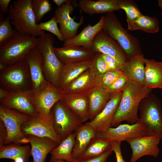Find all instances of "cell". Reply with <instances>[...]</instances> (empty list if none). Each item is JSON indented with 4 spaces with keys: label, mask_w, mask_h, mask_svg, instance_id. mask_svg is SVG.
Returning a JSON list of instances; mask_svg holds the SVG:
<instances>
[{
    "label": "cell",
    "mask_w": 162,
    "mask_h": 162,
    "mask_svg": "<svg viewBox=\"0 0 162 162\" xmlns=\"http://www.w3.org/2000/svg\"><path fill=\"white\" fill-rule=\"evenodd\" d=\"M151 89L128 80L122 91L121 98L111 127L117 126L121 122L134 124L138 121L137 112L141 100L148 96Z\"/></svg>",
    "instance_id": "cell-1"
},
{
    "label": "cell",
    "mask_w": 162,
    "mask_h": 162,
    "mask_svg": "<svg viewBox=\"0 0 162 162\" xmlns=\"http://www.w3.org/2000/svg\"><path fill=\"white\" fill-rule=\"evenodd\" d=\"M32 0L13 1L9 9L8 17L14 29L20 33L39 37L44 34L39 29L31 6Z\"/></svg>",
    "instance_id": "cell-2"
},
{
    "label": "cell",
    "mask_w": 162,
    "mask_h": 162,
    "mask_svg": "<svg viewBox=\"0 0 162 162\" xmlns=\"http://www.w3.org/2000/svg\"><path fill=\"white\" fill-rule=\"evenodd\" d=\"M38 37L18 32L0 46V63L7 67L24 59L32 49L36 47Z\"/></svg>",
    "instance_id": "cell-3"
},
{
    "label": "cell",
    "mask_w": 162,
    "mask_h": 162,
    "mask_svg": "<svg viewBox=\"0 0 162 162\" xmlns=\"http://www.w3.org/2000/svg\"><path fill=\"white\" fill-rule=\"evenodd\" d=\"M102 30L119 44L129 58L141 53L139 40L123 28L114 12L104 16Z\"/></svg>",
    "instance_id": "cell-4"
},
{
    "label": "cell",
    "mask_w": 162,
    "mask_h": 162,
    "mask_svg": "<svg viewBox=\"0 0 162 162\" xmlns=\"http://www.w3.org/2000/svg\"><path fill=\"white\" fill-rule=\"evenodd\" d=\"M0 88L9 92L32 89L29 68L24 59L0 71Z\"/></svg>",
    "instance_id": "cell-5"
},
{
    "label": "cell",
    "mask_w": 162,
    "mask_h": 162,
    "mask_svg": "<svg viewBox=\"0 0 162 162\" xmlns=\"http://www.w3.org/2000/svg\"><path fill=\"white\" fill-rule=\"evenodd\" d=\"M38 38L36 47L43 56L44 76L48 82L58 87L59 77L64 64L59 60L54 52V36L50 33H47Z\"/></svg>",
    "instance_id": "cell-6"
},
{
    "label": "cell",
    "mask_w": 162,
    "mask_h": 162,
    "mask_svg": "<svg viewBox=\"0 0 162 162\" xmlns=\"http://www.w3.org/2000/svg\"><path fill=\"white\" fill-rule=\"evenodd\" d=\"M29 117L16 110L0 105V119L5 127L7 134L4 144L29 142V138L23 134L21 130L22 125L28 121Z\"/></svg>",
    "instance_id": "cell-7"
},
{
    "label": "cell",
    "mask_w": 162,
    "mask_h": 162,
    "mask_svg": "<svg viewBox=\"0 0 162 162\" xmlns=\"http://www.w3.org/2000/svg\"><path fill=\"white\" fill-rule=\"evenodd\" d=\"M64 95L62 89L48 82L41 89L32 90L31 99L39 116L46 121H50L53 118L51 109L56 102L62 100Z\"/></svg>",
    "instance_id": "cell-8"
},
{
    "label": "cell",
    "mask_w": 162,
    "mask_h": 162,
    "mask_svg": "<svg viewBox=\"0 0 162 162\" xmlns=\"http://www.w3.org/2000/svg\"><path fill=\"white\" fill-rule=\"evenodd\" d=\"M139 108L140 110L138 122L144 128L146 135L162 140V110L161 104L157 99L146 102Z\"/></svg>",
    "instance_id": "cell-9"
},
{
    "label": "cell",
    "mask_w": 162,
    "mask_h": 162,
    "mask_svg": "<svg viewBox=\"0 0 162 162\" xmlns=\"http://www.w3.org/2000/svg\"><path fill=\"white\" fill-rule=\"evenodd\" d=\"M54 129L62 140L82 124L79 117L69 108L62 100L56 102L51 110Z\"/></svg>",
    "instance_id": "cell-10"
},
{
    "label": "cell",
    "mask_w": 162,
    "mask_h": 162,
    "mask_svg": "<svg viewBox=\"0 0 162 162\" xmlns=\"http://www.w3.org/2000/svg\"><path fill=\"white\" fill-rule=\"evenodd\" d=\"M91 49L95 53L107 55L116 61L119 69L123 71L128 59L124 51L115 40L107 36L102 30L95 36Z\"/></svg>",
    "instance_id": "cell-11"
},
{
    "label": "cell",
    "mask_w": 162,
    "mask_h": 162,
    "mask_svg": "<svg viewBox=\"0 0 162 162\" xmlns=\"http://www.w3.org/2000/svg\"><path fill=\"white\" fill-rule=\"evenodd\" d=\"M77 6V1L74 0L56 8L54 11V16L59 25V29L64 41L75 37L79 28L83 23L84 17L81 10H80V19L79 22H76L74 18L71 17L74 8Z\"/></svg>",
    "instance_id": "cell-12"
},
{
    "label": "cell",
    "mask_w": 162,
    "mask_h": 162,
    "mask_svg": "<svg viewBox=\"0 0 162 162\" xmlns=\"http://www.w3.org/2000/svg\"><path fill=\"white\" fill-rule=\"evenodd\" d=\"M53 120L47 121L39 115L30 116L22 126L21 130L25 136L31 135L42 138L50 139L58 145L62 140L56 132L53 126Z\"/></svg>",
    "instance_id": "cell-13"
},
{
    "label": "cell",
    "mask_w": 162,
    "mask_h": 162,
    "mask_svg": "<svg viewBox=\"0 0 162 162\" xmlns=\"http://www.w3.org/2000/svg\"><path fill=\"white\" fill-rule=\"evenodd\" d=\"M32 91V89L22 92L9 91L5 97L0 100V105L30 116H38L31 100Z\"/></svg>",
    "instance_id": "cell-14"
},
{
    "label": "cell",
    "mask_w": 162,
    "mask_h": 162,
    "mask_svg": "<svg viewBox=\"0 0 162 162\" xmlns=\"http://www.w3.org/2000/svg\"><path fill=\"white\" fill-rule=\"evenodd\" d=\"M122 92L112 94L110 98L102 110L92 120L85 124L97 133L106 131L110 127L120 101Z\"/></svg>",
    "instance_id": "cell-15"
},
{
    "label": "cell",
    "mask_w": 162,
    "mask_h": 162,
    "mask_svg": "<svg viewBox=\"0 0 162 162\" xmlns=\"http://www.w3.org/2000/svg\"><path fill=\"white\" fill-rule=\"evenodd\" d=\"M160 140L157 137L146 135L127 140L132 150L130 162H136L146 155L157 158L160 152L159 144Z\"/></svg>",
    "instance_id": "cell-16"
},
{
    "label": "cell",
    "mask_w": 162,
    "mask_h": 162,
    "mask_svg": "<svg viewBox=\"0 0 162 162\" xmlns=\"http://www.w3.org/2000/svg\"><path fill=\"white\" fill-rule=\"evenodd\" d=\"M146 135L144 129L138 122L133 124H120L116 127H110L106 131L97 133L96 137L113 141H122Z\"/></svg>",
    "instance_id": "cell-17"
},
{
    "label": "cell",
    "mask_w": 162,
    "mask_h": 162,
    "mask_svg": "<svg viewBox=\"0 0 162 162\" xmlns=\"http://www.w3.org/2000/svg\"><path fill=\"white\" fill-rule=\"evenodd\" d=\"M24 59L28 64L31 75L32 89L34 91L41 89L48 85L43 72L42 56L36 47L27 54Z\"/></svg>",
    "instance_id": "cell-18"
},
{
    "label": "cell",
    "mask_w": 162,
    "mask_h": 162,
    "mask_svg": "<svg viewBox=\"0 0 162 162\" xmlns=\"http://www.w3.org/2000/svg\"><path fill=\"white\" fill-rule=\"evenodd\" d=\"M54 50L58 59L64 64L92 59L95 54L91 49L75 46L54 47Z\"/></svg>",
    "instance_id": "cell-19"
},
{
    "label": "cell",
    "mask_w": 162,
    "mask_h": 162,
    "mask_svg": "<svg viewBox=\"0 0 162 162\" xmlns=\"http://www.w3.org/2000/svg\"><path fill=\"white\" fill-rule=\"evenodd\" d=\"M145 59L141 53H139L127 60L123 71L128 80L135 84L144 86Z\"/></svg>",
    "instance_id": "cell-20"
},
{
    "label": "cell",
    "mask_w": 162,
    "mask_h": 162,
    "mask_svg": "<svg viewBox=\"0 0 162 162\" xmlns=\"http://www.w3.org/2000/svg\"><path fill=\"white\" fill-rule=\"evenodd\" d=\"M104 16L93 26L89 24L74 38L65 40L63 46H75L91 49L93 41L97 34L102 30Z\"/></svg>",
    "instance_id": "cell-21"
},
{
    "label": "cell",
    "mask_w": 162,
    "mask_h": 162,
    "mask_svg": "<svg viewBox=\"0 0 162 162\" xmlns=\"http://www.w3.org/2000/svg\"><path fill=\"white\" fill-rule=\"evenodd\" d=\"M77 6L80 10L90 15L106 14L120 9L118 0H80Z\"/></svg>",
    "instance_id": "cell-22"
},
{
    "label": "cell",
    "mask_w": 162,
    "mask_h": 162,
    "mask_svg": "<svg viewBox=\"0 0 162 162\" xmlns=\"http://www.w3.org/2000/svg\"><path fill=\"white\" fill-rule=\"evenodd\" d=\"M62 100L83 123L89 119L88 101L87 93L64 94Z\"/></svg>",
    "instance_id": "cell-23"
},
{
    "label": "cell",
    "mask_w": 162,
    "mask_h": 162,
    "mask_svg": "<svg viewBox=\"0 0 162 162\" xmlns=\"http://www.w3.org/2000/svg\"><path fill=\"white\" fill-rule=\"evenodd\" d=\"M92 58L64 64L61 71L58 87L62 90L70 82L88 70L92 63Z\"/></svg>",
    "instance_id": "cell-24"
},
{
    "label": "cell",
    "mask_w": 162,
    "mask_h": 162,
    "mask_svg": "<svg viewBox=\"0 0 162 162\" xmlns=\"http://www.w3.org/2000/svg\"><path fill=\"white\" fill-rule=\"evenodd\" d=\"M88 101L89 119L91 121L104 109L110 100L112 94L96 86L87 93Z\"/></svg>",
    "instance_id": "cell-25"
},
{
    "label": "cell",
    "mask_w": 162,
    "mask_h": 162,
    "mask_svg": "<svg viewBox=\"0 0 162 162\" xmlns=\"http://www.w3.org/2000/svg\"><path fill=\"white\" fill-rule=\"evenodd\" d=\"M95 77L88 68L63 89L65 94L87 93L96 86Z\"/></svg>",
    "instance_id": "cell-26"
},
{
    "label": "cell",
    "mask_w": 162,
    "mask_h": 162,
    "mask_svg": "<svg viewBox=\"0 0 162 162\" xmlns=\"http://www.w3.org/2000/svg\"><path fill=\"white\" fill-rule=\"evenodd\" d=\"M31 145V155L33 162H44L48 154L58 144L48 138H42L28 135Z\"/></svg>",
    "instance_id": "cell-27"
},
{
    "label": "cell",
    "mask_w": 162,
    "mask_h": 162,
    "mask_svg": "<svg viewBox=\"0 0 162 162\" xmlns=\"http://www.w3.org/2000/svg\"><path fill=\"white\" fill-rule=\"evenodd\" d=\"M75 142L72 153L73 158L76 160L86 149L91 141L96 137L97 133L91 126L85 124L75 131Z\"/></svg>",
    "instance_id": "cell-28"
},
{
    "label": "cell",
    "mask_w": 162,
    "mask_h": 162,
    "mask_svg": "<svg viewBox=\"0 0 162 162\" xmlns=\"http://www.w3.org/2000/svg\"><path fill=\"white\" fill-rule=\"evenodd\" d=\"M144 86L151 89L162 88V62L145 59Z\"/></svg>",
    "instance_id": "cell-29"
},
{
    "label": "cell",
    "mask_w": 162,
    "mask_h": 162,
    "mask_svg": "<svg viewBox=\"0 0 162 162\" xmlns=\"http://www.w3.org/2000/svg\"><path fill=\"white\" fill-rule=\"evenodd\" d=\"M31 155V147L18 144L0 146V158L9 159L14 162H28Z\"/></svg>",
    "instance_id": "cell-30"
},
{
    "label": "cell",
    "mask_w": 162,
    "mask_h": 162,
    "mask_svg": "<svg viewBox=\"0 0 162 162\" xmlns=\"http://www.w3.org/2000/svg\"><path fill=\"white\" fill-rule=\"evenodd\" d=\"M75 132H73L54 148L50 152L51 158L65 160L69 162H76L74 159L72 153L75 142Z\"/></svg>",
    "instance_id": "cell-31"
},
{
    "label": "cell",
    "mask_w": 162,
    "mask_h": 162,
    "mask_svg": "<svg viewBox=\"0 0 162 162\" xmlns=\"http://www.w3.org/2000/svg\"><path fill=\"white\" fill-rule=\"evenodd\" d=\"M113 142L96 137L91 141L84 152L76 160L80 161L98 156L111 148Z\"/></svg>",
    "instance_id": "cell-32"
},
{
    "label": "cell",
    "mask_w": 162,
    "mask_h": 162,
    "mask_svg": "<svg viewBox=\"0 0 162 162\" xmlns=\"http://www.w3.org/2000/svg\"><path fill=\"white\" fill-rule=\"evenodd\" d=\"M127 22L128 28L131 31L139 30L148 33H154L158 32L159 30V20L155 17L142 14L134 20Z\"/></svg>",
    "instance_id": "cell-33"
},
{
    "label": "cell",
    "mask_w": 162,
    "mask_h": 162,
    "mask_svg": "<svg viewBox=\"0 0 162 162\" xmlns=\"http://www.w3.org/2000/svg\"><path fill=\"white\" fill-rule=\"evenodd\" d=\"M31 6L37 23L52 9V4L48 0H32Z\"/></svg>",
    "instance_id": "cell-34"
},
{
    "label": "cell",
    "mask_w": 162,
    "mask_h": 162,
    "mask_svg": "<svg viewBox=\"0 0 162 162\" xmlns=\"http://www.w3.org/2000/svg\"><path fill=\"white\" fill-rule=\"evenodd\" d=\"M123 73L122 71L108 70L95 77L96 86L105 89L113 83Z\"/></svg>",
    "instance_id": "cell-35"
},
{
    "label": "cell",
    "mask_w": 162,
    "mask_h": 162,
    "mask_svg": "<svg viewBox=\"0 0 162 162\" xmlns=\"http://www.w3.org/2000/svg\"><path fill=\"white\" fill-rule=\"evenodd\" d=\"M118 4L120 9L123 10L126 13L127 21L134 20L142 15L133 1L118 0Z\"/></svg>",
    "instance_id": "cell-36"
},
{
    "label": "cell",
    "mask_w": 162,
    "mask_h": 162,
    "mask_svg": "<svg viewBox=\"0 0 162 162\" xmlns=\"http://www.w3.org/2000/svg\"><path fill=\"white\" fill-rule=\"evenodd\" d=\"M17 31L12 28L10 21L0 13V46L11 38Z\"/></svg>",
    "instance_id": "cell-37"
},
{
    "label": "cell",
    "mask_w": 162,
    "mask_h": 162,
    "mask_svg": "<svg viewBox=\"0 0 162 162\" xmlns=\"http://www.w3.org/2000/svg\"><path fill=\"white\" fill-rule=\"evenodd\" d=\"M89 69L95 77L109 70L101 54L99 53H95Z\"/></svg>",
    "instance_id": "cell-38"
},
{
    "label": "cell",
    "mask_w": 162,
    "mask_h": 162,
    "mask_svg": "<svg viewBox=\"0 0 162 162\" xmlns=\"http://www.w3.org/2000/svg\"><path fill=\"white\" fill-rule=\"evenodd\" d=\"M58 22L54 16L50 20L38 24L39 29L48 31L56 36L58 40L64 41L63 36L58 26Z\"/></svg>",
    "instance_id": "cell-39"
},
{
    "label": "cell",
    "mask_w": 162,
    "mask_h": 162,
    "mask_svg": "<svg viewBox=\"0 0 162 162\" xmlns=\"http://www.w3.org/2000/svg\"><path fill=\"white\" fill-rule=\"evenodd\" d=\"M128 80L127 76L123 73L113 83L105 90L111 94L122 92Z\"/></svg>",
    "instance_id": "cell-40"
},
{
    "label": "cell",
    "mask_w": 162,
    "mask_h": 162,
    "mask_svg": "<svg viewBox=\"0 0 162 162\" xmlns=\"http://www.w3.org/2000/svg\"><path fill=\"white\" fill-rule=\"evenodd\" d=\"M113 152L112 148L98 156L79 162H106Z\"/></svg>",
    "instance_id": "cell-41"
},
{
    "label": "cell",
    "mask_w": 162,
    "mask_h": 162,
    "mask_svg": "<svg viewBox=\"0 0 162 162\" xmlns=\"http://www.w3.org/2000/svg\"><path fill=\"white\" fill-rule=\"evenodd\" d=\"M101 55L106 63L109 70H121L116 61L113 57L106 55L102 54Z\"/></svg>",
    "instance_id": "cell-42"
},
{
    "label": "cell",
    "mask_w": 162,
    "mask_h": 162,
    "mask_svg": "<svg viewBox=\"0 0 162 162\" xmlns=\"http://www.w3.org/2000/svg\"><path fill=\"white\" fill-rule=\"evenodd\" d=\"M121 143V142L113 141L112 149L115 154L116 162H126L124 159L122 154Z\"/></svg>",
    "instance_id": "cell-43"
},
{
    "label": "cell",
    "mask_w": 162,
    "mask_h": 162,
    "mask_svg": "<svg viewBox=\"0 0 162 162\" xmlns=\"http://www.w3.org/2000/svg\"><path fill=\"white\" fill-rule=\"evenodd\" d=\"M0 146L4 145L7 136V131L5 127L2 122H0Z\"/></svg>",
    "instance_id": "cell-44"
},
{
    "label": "cell",
    "mask_w": 162,
    "mask_h": 162,
    "mask_svg": "<svg viewBox=\"0 0 162 162\" xmlns=\"http://www.w3.org/2000/svg\"><path fill=\"white\" fill-rule=\"evenodd\" d=\"M11 1V0H0V11L3 14H8V7Z\"/></svg>",
    "instance_id": "cell-45"
},
{
    "label": "cell",
    "mask_w": 162,
    "mask_h": 162,
    "mask_svg": "<svg viewBox=\"0 0 162 162\" xmlns=\"http://www.w3.org/2000/svg\"><path fill=\"white\" fill-rule=\"evenodd\" d=\"M74 0H53L52 1L59 8L64 4L69 2H72Z\"/></svg>",
    "instance_id": "cell-46"
},
{
    "label": "cell",
    "mask_w": 162,
    "mask_h": 162,
    "mask_svg": "<svg viewBox=\"0 0 162 162\" xmlns=\"http://www.w3.org/2000/svg\"><path fill=\"white\" fill-rule=\"evenodd\" d=\"M8 92L9 91L0 88V100L5 97Z\"/></svg>",
    "instance_id": "cell-47"
},
{
    "label": "cell",
    "mask_w": 162,
    "mask_h": 162,
    "mask_svg": "<svg viewBox=\"0 0 162 162\" xmlns=\"http://www.w3.org/2000/svg\"><path fill=\"white\" fill-rule=\"evenodd\" d=\"M49 162H69L65 160H56L53 159L51 158ZM76 162H79L78 160Z\"/></svg>",
    "instance_id": "cell-48"
},
{
    "label": "cell",
    "mask_w": 162,
    "mask_h": 162,
    "mask_svg": "<svg viewBox=\"0 0 162 162\" xmlns=\"http://www.w3.org/2000/svg\"><path fill=\"white\" fill-rule=\"evenodd\" d=\"M158 4L160 8L162 9V0H158Z\"/></svg>",
    "instance_id": "cell-49"
},
{
    "label": "cell",
    "mask_w": 162,
    "mask_h": 162,
    "mask_svg": "<svg viewBox=\"0 0 162 162\" xmlns=\"http://www.w3.org/2000/svg\"><path fill=\"white\" fill-rule=\"evenodd\" d=\"M161 16H162V12H161Z\"/></svg>",
    "instance_id": "cell-50"
},
{
    "label": "cell",
    "mask_w": 162,
    "mask_h": 162,
    "mask_svg": "<svg viewBox=\"0 0 162 162\" xmlns=\"http://www.w3.org/2000/svg\"><path fill=\"white\" fill-rule=\"evenodd\" d=\"M14 162L13 161H11V162Z\"/></svg>",
    "instance_id": "cell-51"
}]
</instances>
